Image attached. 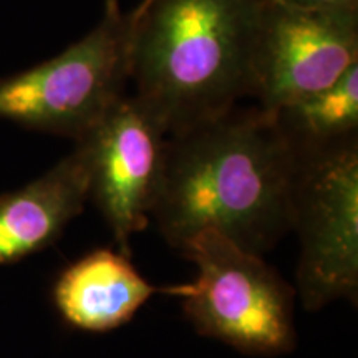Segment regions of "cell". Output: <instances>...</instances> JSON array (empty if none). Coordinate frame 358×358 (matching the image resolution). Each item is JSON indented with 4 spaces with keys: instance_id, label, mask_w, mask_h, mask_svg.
Returning a JSON list of instances; mask_svg holds the SVG:
<instances>
[{
    "instance_id": "6da1fadb",
    "label": "cell",
    "mask_w": 358,
    "mask_h": 358,
    "mask_svg": "<svg viewBox=\"0 0 358 358\" xmlns=\"http://www.w3.org/2000/svg\"><path fill=\"white\" fill-rule=\"evenodd\" d=\"M297 151L261 108L219 116L169 134L151 217L179 250L214 231L264 254L290 231Z\"/></svg>"
},
{
    "instance_id": "7a4b0ae2",
    "label": "cell",
    "mask_w": 358,
    "mask_h": 358,
    "mask_svg": "<svg viewBox=\"0 0 358 358\" xmlns=\"http://www.w3.org/2000/svg\"><path fill=\"white\" fill-rule=\"evenodd\" d=\"M262 0H150L133 17L134 96L169 134L213 122L252 95Z\"/></svg>"
},
{
    "instance_id": "3957f363",
    "label": "cell",
    "mask_w": 358,
    "mask_h": 358,
    "mask_svg": "<svg viewBox=\"0 0 358 358\" xmlns=\"http://www.w3.org/2000/svg\"><path fill=\"white\" fill-rule=\"evenodd\" d=\"M178 252L198 267V275L163 292L181 299L196 332L244 355L279 357L294 350L295 290L262 256L214 231L189 237Z\"/></svg>"
},
{
    "instance_id": "277c9868",
    "label": "cell",
    "mask_w": 358,
    "mask_h": 358,
    "mask_svg": "<svg viewBox=\"0 0 358 358\" xmlns=\"http://www.w3.org/2000/svg\"><path fill=\"white\" fill-rule=\"evenodd\" d=\"M131 40V12L106 6L100 24L57 57L0 77V120L78 141L127 95Z\"/></svg>"
},
{
    "instance_id": "5b68a950",
    "label": "cell",
    "mask_w": 358,
    "mask_h": 358,
    "mask_svg": "<svg viewBox=\"0 0 358 358\" xmlns=\"http://www.w3.org/2000/svg\"><path fill=\"white\" fill-rule=\"evenodd\" d=\"M290 231L301 241L297 292L308 312L358 295L357 140L297 151Z\"/></svg>"
},
{
    "instance_id": "8992f818",
    "label": "cell",
    "mask_w": 358,
    "mask_h": 358,
    "mask_svg": "<svg viewBox=\"0 0 358 358\" xmlns=\"http://www.w3.org/2000/svg\"><path fill=\"white\" fill-rule=\"evenodd\" d=\"M358 64V10L262 0L252 52V95L275 116Z\"/></svg>"
},
{
    "instance_id": "52a82bcc",
    "label": "cell",
    "mask_w": 358,
    "mask_h": 358,
    "mask_svg": "<svg viewBox=\"0 0 358 358\" xmlns=\"http://www.w3.org/2000/svg\"><path fill=\"white\" fill-rule=\"evenodd\" d=\"M168 133L136 96L124 95L90 131L75 141L90 164V199L100 209L120 252L150 224Z\"/></svg>"
},
{
    "instance_id": "ba28073f",
    "label": "cell",
    "mask_w": 358,
    "mask_h": 358,
    "mask_svg": "<svg viewBox=\"0 0 358 358\" xmlns=\"http://www.w3.org/2000/svg\"><path fill=\"white\" fill-rule=\"evenodd\" d=\"M88 199L90 164L80 145L29 185L0 194V267L52 245Z\"/></svg>"
},
{
    "instance_id": "9c48e42d",
    "label": "cell",
    "mask_w": 358,
    "mask_h": 358,
    "mask_svg": "<svg viewBox=\"0 0 358 358\" xmlns=\"http://www.w3.org/2000/svg\"><path fill=\"white\" fill-rule=\"evenodd\" d=\"M156 292L159 289L136 271L129 256L100 248L60 272L52 299L65 324L82 332L106 334L128 324Z\"/></svg>"
},
{
    "instance_id": "30bf717a",
    "label": "cell",
    "mask_w": 358,
    "mask_h": 358,
    "mask_svg": "<svg viewBox=\"0 0 358 358\" xmlns=\"http://www.w3.org/2000/svg\"><path fill=\"white\" fill-rule=\"evenodd\" d=\"M274 118L295 151L319 150L357 140L358 64L334 85L302 98Z\"/></svg>"
},
{
    "instance_id": "8fae6325",
    "label": "cell",
    "mask_w": 358,
    "mask_h": 358,
    "mask_svg": "<svg viewBox=\"0 0 358 358\" xmlns=\"http://www.w3.org/2000/svg\"><path fill=\"white\" fill-rule=\"evenodd\" d=\"M285 6L306 8H329V10H358V0H272Z\"/></svg>"
},
{
    "instance_id": "7c38bea8",
    "label": "cell",
    "mask_w": 358,
    "mask_h": 358,
    "mask_svg": "<svg viewBox=\"0 0 358 358\" xmlns=\"http://www.w3.org/2000/svg\"><path fill=\"white\" fill-rule=\"evenodd\" d=\"M118 3V0H106V6H116Z\"/></svg>"
},
{
    "instance_id": "4fadbf2b",
    "label": "cell",
    "mask_w": 358,
    "mask_h": 358,
    "mask_svg": "<svg viewBox=\"0 0 358 358\" xmlns=\"http://www.w3.org/2000/svg\"><path fill=\"white\" fill-rule=\"evenodd\" d=\"M141 2H150V0H141Z\"/></svg>"
}]
</instances>
